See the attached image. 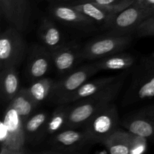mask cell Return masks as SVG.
Returning <instances> with one entry per match:
<instances>
[{
	"label": "cell",
	"mask_w": 154,
	"mask_h": 154,
	"mask_svg": "<svg viewBox=\"0 0 154 154\" xmlns=\"http://www.w3.org/2000/svg\"><path fill=\"white\" fill-rule=\"evenodd\" d=\"M118 75L105 77V78H98V79H95L90 81H86L68 99L66 104L78 102V101L82 100V99L88 98L99 93L102 89L106 87L113 81H115Z\"/></svg>",
	"instance_id": "ac0fdd59"
},
{
	"label": "cell",
	"mask_w": 154,
	"mask_h": 154,
	"mask_svg": "<svg viewBox=\"0 0 154 154\" xmlns=\"http://www.w3.org/2000/svg\"><path fill=\"white\" fill-rule=\"evenodd\" d=\"M138 36H154V13L144 20L135 29Z\"/></svg>",
	"instance_id": "484cf974"
},
{
	"label": "cell",
	"mask_w": 154,
	"mask_h": 154,
	"mask_svg": "<svg viewBox=\"0 0 154 154\" xmlns=\"http://www.w3.org/2000/svg\"><path fill=\"white\" fill-rule=\"evenodd\" d=\"M51 14L54 18L63 23L71 26L85 27L91 26L96 23L72 5H57L51 7Z\"/></svg>",
	"instance_id": "9a60e30c"
},
{
	"label": "cell",
	"mask_w": 154,
	"mask_h": 154,
	"mask_svg": "<svg viewBox=\"0 0 154 154\" xmlns=\"http://www.w3.org/2000/svg\"><path fill=\"white\" fill-rule=\"evenodd\" d=\"M150 15L152 14L150 12L133 3L114 17L108 27L109 29L108 34H131Z\"/></svg>",
	"instance_id": "9c48e42d"
},
{
	"label": "cell",
	"mask_w": 154,
	"mask_h": 154,
	"mask_svg": "<svg viewBox=\"0 0 154 154\" xmlns=\"http://www.w3.org/2000/svg\"><path fill=\"white\" fill-rule=\"evenodd\" d=\"M151 57H152V58H154V53L151 55Z\"/></svg>",
	"instance_id": "f1b7e54d"
},
{
	"label": "cell",
	"mask_w": 154,
	"mask_h": 154,
	"mask_svg": "<svg viewBox=\"0 0 154 154\" xmlns=\"http://www.w3.org/2000/svg\"><path fill=\"white\" fill-rule=\"evenodd\" d=\"M8 105L16 110L24 123L32 114L38 105L29 96L26 88H20Z\"/></svg>",
	"instance_id": "7402d4cb"
},
{
	"label": "cell",
	"mask_w": 154,
	"mask_h": 154,
	"mask_svg": "<svg viewBox=\"0 0 154 154\" xmlns=\"http://www.w3.org/2000/svg\"><path fill=\"white\" fill-rule=\"evenodd\" d=\"M127 75L128 72L120 74L115 81L99 93L78 101L76 105H72L65 129L84 127L96 113L113 103L121 90Z\"/></svg>",
	"instance_id": "6da1fadb"
},
{
	"label": "cell",
	"mask_w": 154,
	"mask_h": 154,
	"mask_svg": "<svg viewBox=\"0 0 154 154\" xmlns=\"http://www.w3.org/2000/svg\"><path fill=\"white\" fill-rule=\"evenodd\" d=\"M22 32L11 26L1 33L0 69L20 65L26 54V43Z\"/></svg>",
	"instance_id": "5b68a950"
},
{
	"label": "cell",
	"mask_w": 154,
	"mask_h": 154,
	"mask_svg": "<svg viewBox=\"0 0 154 154\" xmlns=\"http://www.w3.org/2000/svg\"><path fill=\"white\" fill-rule=\"evenodd\" d=\"M138 70L123 99L126 105L154 97V59L142 63Z\"/></svg>",
	"instance_id": "ba28073f"
},
{
	"label": "cell",
	"mask_w": 154,
	"mask_h": 154,
	"mask_svg": "<svg viewBox=\"0 0 154 154\" xmlns=\"http://www.w3.org/2000/svg\"><path fill=\"white\" fill-rule=\"evenodd\" d=\"M99 72L94 63L84 65L72 71L67 76L55 81L50 96L57 104H66L69 97L87 80Z\"/></svg>",
	"instance_id": "8992f818"
},
{
	"label": "cell",
	"mask_w": 154,
	"mask_h": 154,
	"mask_svg": "<svg viewBox=\"0 0 154 154\" xmlns=\"http://www.w3.org/2000/svg\"><path fill=\"white\" fill-rule=\"evenodd\" d=\"M72 108V105L69 104H61L56 108L48 120L46 127L47 135H54L60 131L64 130Z\"/></svg>",
	"instance_id": "603a6c76"
},
{
	"label": "cell",
	"mask_w": 154,
	"mask_h": 154,
	"mask_svg": "<svg viewBox=\"0 0 154 154\" xmlns=\"http://www.w3.org/2000/svg\"><path fill=\"white\" fill-rule=\"evenodd\" d=\"M49 114L45 111H39L32 114L24 123L26 142L38 144L47 135L46 127Z\"/></svg>",
	"instance_id": "2e32d148"
},
{
	"label": "cell",
	"mask_w": 154,
	"mask_h": 154,
	"mask_svg": "<svg viewBox=\"0 0 154 154\" xmlns=\"http://www.w3.org/2000/svg\"><path fill=\"white\" fill-rule=\"evenodd\" d=\"M92 144L84 130L66 129L54 134L48 143L50 150L47 153H80L85 152Z\"/></svg>",
	"instance_id": "52a82bcc"
},
{
	"label": "cell",
	"mask_w": 154,
	"mask_h": 154,
	"mask_svg": "<svg viewBox=\"0 0 154 154\" xmlns=\"http://www.w3.org/2000/svg\"><path fill=\"white\" fill-rule=\"evenodd\" d=\"M119 129V114L114 103L104 108L86 123L83 130L92 142L101 143Z\"/></svg>",
	"instance_id": "277c9868"
},
{
	"label": "cell",
	"mask_w": 154,
	"mask_h": 154,
	"mask_svg": "<svg viewBox=\"0 0 154 154\" xmlns=\"http://www.w3.org/2000/svg\"><path fill=\"white\" fill-rule=\"evenodd\" d=\"M62 1H74V0H62ZM75 1H77V0H75ZM79 1V0H78Z\"/></svg>",
	"instance_id": "83f0119b"
},
{
	"label": "cell",
	"mask_w": 154,
	"mask_h": 154,
	"mask_svg": "<svg viewBox=\"0 0 154 154\" xmlns=\"http://www.w3.org/2000/svg\"><path fill=\"white\" fill-rule=\"evenodd\" d=\"M147 148V139L144 137L131 132L130 154H142Z\"/></svg>",
	"instance_id": "d4e9b609"
},
{
	"label": "cell",
	"mask_w": 154,
	"mask_h": 154,
	"mask_svg": "<svg viewBox=\"0 0 154 154\" xmlns=\"http://www.w3.org/2000/svg\"><path fill=\"white\" fill-rule=\"evenodd\" d=\"M123 126L129 132L147 139L154 138V105L143 108L125 119Z\"/></svg>",
	"instance_id": "8fae6325"
},
{
	"label": "cell",
	"mask_w": 154,
	"mask_h": 154,
	"mask_svg": "<svg viewBox=\"0 0 154 154\" xmlns=\"http://www.w3.org/2000/svg\"><path fill=\"white\" fill-rule=\"evenodd\" d=\"M75 9L81 11L94 21L108 28L114 17L127 8V6H107L93 2H81L72 5ZM129 7V6H128Z\"/></svg>",
	"instance_id": "4fadbf2b"
},
{
	"label": "cell",
	"mask_w": 154,
	"mask_h": 154,
	"mask_svg": "<svg viewBox=\"0 0 154 154\" xmlns=\"http://www.w3.org/2000/svg\"><path fill=\"white\" fill-rule=\"evenodd\" d=\"M38 36L42 45L51 53L65 45L62 32L54 23L48 18H43L41 21Z\"/></svg>",
	"instance_id": "e0dca14e"
},
{
	"label": "cell",
	"mask_w": 154,
	"mask_h": 154,
	"mask_svg": "<svg viewBox=\"0 0 154 154\" xmlns=\"http://www.w3.org/2000/svg\"><path fill=\"white\" fill-rule=\"evenodd\" d=\"M54 84L55 81L51 78H42L32 81L26 89L33 101L38 105L51 96Z\"/></svg>",
	"instance_id": "cb8c5ba5"
},
{
	"label": "cell",
	"mask_w": 154,
	"mask_h": 154,
	"mask_svg": "<svg viewBox=\"0 0 154 154\" xmlns=\"http://www.w3.org/2000/svg\"><path fill=\"white\" fill-rule=\"evenodd\" d=\"M135 0H79L75 3L93 2L107 6H129L133 4Z\"/></svg>",
	"instance_id": "4316f807"
},
{
	"label": "cell",
	"mask_w": 154,
	"mask_h": 154,
	"mask_svg": "<svg viewBox=\"0 0 154 154\" xmlns=\"http://www.w3.org/2000/svg\"><path fill=\"white\" fill-rule=\"evenodd\" d=\"M131 132L119 128L102 143L111 154H130Z\"/></svg>",
	"instance_id": "44dd1931"
},
{
	"label": "cell",
	"mask_w": 154,
	"mask_h": 154,
	"mask_svg": "<svg viewBox=\"0 0 154 154\" xmlns=\"http://www.w3.org/2000/svg\"><path fill=\"white\" fill-rule=\"evenodd\" d=\"M81 48L78 44L71 42L51 53L53 64L59 73H67L73 69L78 60H81Z\"/></svg>",
	"instance_id": "5bb4252c"
},
{
	"label": "cell",
	"mask_w": 154,
	"mask_h": 154,
	"mask_svg": "<svg viewBox=\"0 0 154 154\" xmlns=\"http://www.w3.org/2000/svg\"><path fill=\"white\" fill-rule=\"evenodd\" d=\"M135 62V57L129 54L117 53L98 60L94 65L101 70H126Z\"/></svg>",
	"instance_id": "ffe728a7"
},
{
	"label": "cell",
	"mask_w": 154,
	"mask_h": 154,
	"mask_svg": "<svg viewBox=\"0 0 154 154\" xmlns=\"http://www.w3.org/2000/svg\"><path fill=\"white\" fill-rule=\"evenodd\" d=\"M26 143L24 122L16 110L8 105L0 124V153H26Z\"/></svg>",
	"instance_id": "7a4b0ae2"
},
{
	"label": "cell",
	"mask_w": 154,
	"mask_h": 154,
	"mask_svg": "<svg viewBox=\"0 0 154 154\" xmlns=\"http://www.w3.org/2000/svg\"><path fill=\"white\" fill-rule=\"evenodd\" d=\"M132 41L130 34H109L93 39L81 48V60H98L120 53L130 45Z\"/></svg>",
	"instance_id": "3957f363"
},
{
	"label": "cell",
	"mask_w": 154,
	"mask_h": 154,
	"mask_svg": "<svg viewBox=\"0 0 154 154\" xmlns=\"http://www.w3.org/2000/svg\"><path fill=\"white\" fill-rule=\"evenodd\" d=\"M53 64L52 54L44 45H36L32 48L27 60L28 78L34 81L45 78Z\"/></svg>",
	"instance_id": "7c38bea8"
},
{
	"label": "cell",
	"mask_w": 154,
	"mask_h": 154,
	"mask_svg": "<svg viewBox=\"0 0 154 154\" xmlns=\"http://www.w3.org/2000/svg\"><path fill=\"white\" fill-rule=\"evenodd\" d=\"M1 12L11 26L24 32L31 20V8L29 0H0Z\"/></svg>",
	"instance_id": "30bf717a"
},
{
	"label": "cell",
	"mask_w": 154,
	"mask_h": 154,
	"mask_svg": "<svg viewBox=\"0 0 154 154\" xmlns=\"http://www.w3.org/2000/svg\"><path fill=\"white\" fill-rule=\"evenodd\" d=\"M16 68L9 66L1 70V94L2 99L5 102H10L20 90Z\"/></svg>",
	"instance_id": "d6986e66"
}]
</instances>
